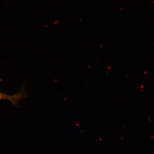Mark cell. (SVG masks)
Here are the masks:
<instances>
[{"label":"cell","instance_id":"cell-1","mask_svg":"<svg viewBox=\"0 0 154 154\" xmlns=\"http://www.w3.org/2000/svg\"><path fill=\"white\" fill-rule=\"evenodd\" d=\"M26 97V93L23 90L19 93L13 95H8L0 92V101L5 100L10 102L13 105H19L20 101Z\"/></svg>","mask_w":154,"mask_h":154}]
</instances>
